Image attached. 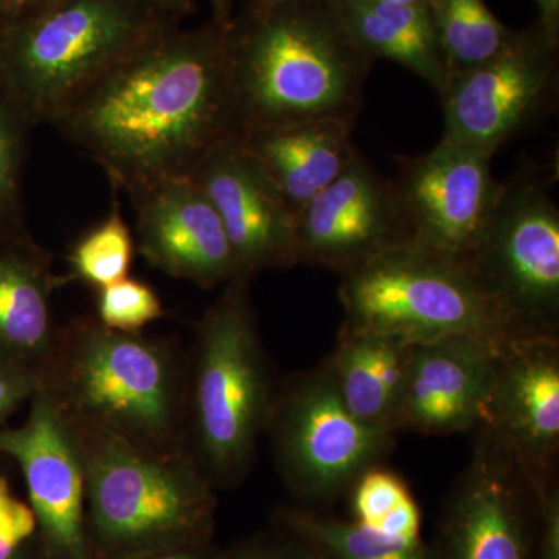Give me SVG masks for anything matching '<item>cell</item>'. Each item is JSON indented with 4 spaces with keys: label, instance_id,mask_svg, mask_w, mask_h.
<instances>
[{
    "label": "cell",
    "instance_id": "6da1fadb",
    "mask_svg": "<svg viewBox=\"0 0 559 559\" xmlns=\"http://www.w3.org/2000/svg\"><path fill=\"white\" fill-rule=\"evenodd\" d=\"M230 24L162 33L81 92L53 127L134 194L190 176L240 135L231 84Z\"/></svg>",
    "mask_w": 559,
    "mask_h": 559
},
{
    "label": "cell",
    "instance_id": "7a4b0ae2",
    "mask_svg": "<svg viewBox=\"0 0 559 559\" xmlns=\"http://www.w3.org/2000/svg\"><path fill=\"white\" fill-rule=\"evenodd\" d=\"M229 49L240 134L314 119L355 123L374 64L329 0L245 7L230 22Z\"/></svg>",
    "mask_w": 559,
    "mask_h": 559
},
{
    "label": "cell",
    "instance_id": "3957f363",
    "mask_svg": "<svg viewBox=\"0 0 559 559\" xmlns=\"http://www.w3.org/2000/svg\"><path fill=\"white\" fill-rule=\"evenodd\" d=\"M43 389L73 421L159 452H186V353L170 340L106 329L95 316L58 326Z\"/></svg>",
    "mask_w": 559,
    "mask_h": 559
},
{
    "label": "cell",
    "instance_id": "277c9868",
    "mask_svg": "<svg viewBox=\"0 0 559 559\" xmlns=\"http://www.w3.org/2000/svg\"><path fill=\"white\" fill-rule=\"evenodd\" d=\"M278 385L250 282L227 283L198 320L186 353L183 447L213 488L237 487L249 476Z\"/></svg>",
    "mask_w": 559,
    "mask_h": 559
},
{
    "label": "cell",
    "instance_id": "5b68a950",
    "mask_svg": "<svg viewBox=\"0 0 559 559\" xmlns=\"http://www.w3.org/2000/svg\"><path fill=\"white\" fill-rule=\"evenodd\" d=\"M180 22L150 0H51L0 28V97L50 123L114 66Z\"/></svg>",
    "mask_w": 559,
    "mask_h": 559
},
{
    "label": "cell",
    "instance_id": "8992f818",
    "mask_svg": "<svg viewBox=\"0 0 559 559\" xmlns=\"http://www.w3.org/2000/svg\"><path fill=\"white\" fill-rule=\"evenodd\" d=\"M72 423L86 469L92 559L142 557L210 540L215 488L187 452L148 450Z\"/></svg>",
    "mask_w": 559,
    "mask_h": 559
},
{
    "label": "cell",
    "instance_id": "52a82bcc",
    "mask_svg": "<svg viewBox=\"0 0 559 559\" xmlns=\"http://www.w3.org/2000/svg\"><path fill=\"white\" fill-rule=\"evenodd\" d=\"M340 300L342 326L411 344L468 336L500 345L513 337L468 264L407 246L342 275Z\"/></svg>",
    "mask_w": 559,
    "mask_h": 559
},
{
    "label": "cell",
    "instance_id": "ba28073f",
    "mask_svg": "<svg viewBox=\"0 0 559 559\" xmlns=\"http://www.w3.org/2000/svg\"><path fill=\"white\" fill-rule=\"evenodd\" d=\"M466 264L511 336L559 340V209L551 176L527 168L503 183Z\"/></svg>",
    "mask_w": 559,
    "mask_h": 559
},
{
    "label": "cell",
    "instance_id": "9c48e42d",
    "mask_svg": "<svg viewBox=\"0 0 559 559\" xmlns=\"http://www.w3.org/2000/svg\"><path fill=\"white\" fill-rule=\"evenodd\" d=\"M395 436L348 411L325 360L278 385L266 429L280 477L305 506L348 495L360 474L392 452Z\"/></svg>",
    "mask_w": 559,
    "mask_h": 559
},
{
    "label": "cell",
    "instance_id": "30bf717a",
    "mask_svg": "<svg viewBox=\"0 0 559 559\" xmlns=\"http://www.w3.org/2000/svg\"><path fill=\"white\" fill-rule=\"evenodd\" d=\"M558 86L559 38L539 22L513 31L498 53L440 92L441 140L492 157L503 143L554 109Z\"/></svg>",
    "mask_w": 559,
    "mask_h": 559
},
{
    "label": "cell",
    "instance_id": "8fae6325",
    "mask_svg": "<svg viewBox=\"0 0 559 559\" xmlns=\"http://www.w3.org/2000/svg\"><path fill=\"white\" fill-rule=\"evenodd\" d=\"M447 502L440 559H538L544 488L540 477L487 430Z\"/></svg>",
    "mask_w": 559,
    "mask_h": 559
},
{
    "label": "cell",
    "instance_id": "7c38bea8",
    "mask_svg": "<svg viewBox=\"0 0 559 559\" xmlns=\"http://www.w3.org/2000/svg\"><path fill=\"white\" fill-rule=\"evenodd\" d=\"M491 160L488 154L441 139L428 153L396 157L393 183L407 248L468 263L503 190Z\"/></svg>",
    "mask_w": 559,
    "mask_h": 559
},
{
    "label": "cell",
    "instance_id": "4fadbf2b",
    "mask_svg": "<svg viewBox=\"0 0 559 559\" xmlns=\"http://www.w3.org/2000/svg\"><path fill=\"white\" fill-rule=\"evenodd\" d=\"M0 455L20 465L46 559H92L86 535V469L79 433L40 389L27 421L0 429Z\"/></svg>",
    "mask_w": 559,
    "mask_h": 559
},
{
    "label": "cell",
    "instance_id": "5bb4252c",
    "mask_svg": "<svg viewBox=\"0 0 559 559\" xmlns=\"http://www.w3.org/2000/svg\"><path fill=\"white\" fill-rule=\"evenodd\" d=\"M403 246L406 227L395 183L360 153L296 216L297 264L344 275Z\"/></svg>",
    "mask_w": 559,
    "mask_h": 559
},
{
    "label": "cell",
    "instance_id": "9a60e30c",
    "mask_svg": "<svg viewBox=\"0 0 559 559\" xmlns=\"http://www.w3.org/2000/svg\"><path fill=\"white\" fill-rule=\"evenodd\" d=\"M190 178L218 213L241 280L297 266L296 216L240 135L210 151Z\"/></svg>",
    "mask_w": 559,
    "mask_h": 559
},
{
    "label": "cell",
    "instance_id": "2e32d148",
    "mask_svg": "<svg viewBox=\"0 0 559 559\" xmlns=\"http://www.w3.org/2000/svg\"><path fill=\"white\" fill-rule=\"evenodd\" d=\"M479 429L538 476H558L559 340L510 337L500 345Z\"/></svg>",
    "mask_w": 559,
    "mask_h": 559
},
{
    "label": "cell",
    "instance_id": "e0dca14e",
    "mask_svg": "<svg viewBox=\"0 0 559 559\" xmlns=\"http://www.w3.org/2000/svg\"><path fill=\"white\" fill-rule=\"evenodd\" d=\"M131 200L139 252L150 266L204 289L241 280L218 213L190 176L160 180Z\"/></svg>",
    "mask_w": 559,
    "mask_h": 559
},
{
    "label": "cell",
    "instance_id": "ac0fdd59",
    "mask_svg": "<svg viewBox=\"0 0 559 559\" xmlns=\"http://www.w3.org/2000/svg\"><path fill=\"white\" fill-rule=\"evenodd\" d=\"M500 345L468 336L414 344L393 429L425 436L476 432Z\"/></svg>",
    "mask_w": 559,
    "mask_h": 559
},
{
    "label": "cell",
    "instance_id": "d6986e66",
    "mask_svg": "<svg viewBox=\"0 0 559 559\" xmlns=\"http://www.w3.org/2000/svg\"><path fill=\"white\" fill-rule=\"evenodd\" d=\"M69 282L55 274L53 257L28 230L0 231V358L43 374L60 326L51 300Z\"/></svg>",
    "mask_w": 559,
    "mask_h": 559
},
{
    "label": "cell",
    "instance_id": "ffe728a7",
    "mask_svg": "<svg viewBox=\"0 0 559 559\" xmlns=\"http://www.w3.org/2000/svg\"><path fill=\"white\" fill-rule=\"evenodd\" d=\"M353 130V121L314 119L245 131L240 140L297 216L358 157Z\"/></svg>",
    "mask_w": 559,
    "mask_h": 559
},
{
    "label": "cell",
    "instance_id": "44dd1931",
    "mask_svg": "<svg viewBox=\"0 0 559 559\" xmlns=\"http://www.w3.org/2000/svg\"><path fill=\"white\" fill-rule=\"evenodd\" d=\"M412 348L411 342L390 334L341 325L325 362L342 401L360 421L393 429Z\"/></svg>",
    "mask_w": 559,
    "mask_h": 559
},
{
    "label": "cell",
    "instance_id": "7402d4cb",
    "mask_svg": "<svg viewBox=\"0 0 559 559\" xmlns=\"http://www.w3.org/2000/svg\"><path fill=\"white\" fill-rule=\"evenodd\" d=\"M342 28L371 60H389L429 83L437 92L447 70L426 5L385 0H329Z\"/></svg>",
    "mask_w": 559,
    "mask_h": 559
},
{
    "label": "cell",
    "instance_id": "603a6c76",
    "mask_svg": "<svg viewBox=\"0 0 559 559\" xmlns=\"http://www.w3.org/2000/svg\"><path fill=\"white\" fill-rule=\"evenodd\" d=\"M275 522L282 536L318 559H440L423 540L409 543L356 521L337 520L310 509L283 507Z\"/></svg>",
    "mask_w": 559,
    "mask_h": 559
},
{
    "label": "cell",
    "instance_id": "cb8c5ba5",
    "mask_svg": "<svg viewBox=\"0 0 559 559\" xmlns=\"http://www.w3.org/2000/svg\"><path fill=\"white\" fill-rule=\"evenodd\" d=\"M426 9L447 70V84L498 53L513 33L484 0H426Z\"/></svg>",
    "mask_w": 559,
    "mask_h": 559
},
{
    "label": "cell",
    "instance_id": "d4e9b609",
    "mask_svg": "<svg viewBox=\"0 0 559 559\" xmlns=\"http://www.w3.org/2000/svg\"><path fill=\"white\" fill-rule=\"evenodd\" d=\"M134 248V237L121 215L119 200H114L109 215L70 249V282L79 280L102 289L130 277Z\"/></svg>",
    "mask_w": 559,
    "mask_h": 559
},
{
    "label": "cell",
    "instance_id": "484cf974",
    "mask_svg": "<svg viewBox=\"0 0 559 559\" xmlns=\"http://www.w3.org/2000/svg\"><path fill=\"white\" fill-rule=\"evenodd\" d=\"M31 128L0 97V231H25L22 209L27 134Z\"/></svg>",
    "mask_w": 559,
    "mask_h": 559
},
{
    "label": "cell",
    "instance_id": "4316f807",
    "mask_svg": "<svg viewBox=\"0 0 559 559\" xmlns=\"http://www.w3.org/2000/svg\"><path fill=\"white\" fill-rule=\"evenodd\" d=\"M98 322L120 333H142L154 320L167 316L159 294L142 280L127 277L97 289Z\"/></svg>",
    "mask_w": 559,
    "mask_h": 559
},
{
    "label": "cell",
    "instance_id": "83f0119b",
    "mask_svg": "<svg viewBox=\"0 0 559 559\" xmlns=\"http://www.w3.org/2000/svg\"><path fill=\"white\" fill-rule=\"evenodd\" d=\"M353 521L374 527L390 511L411 498L406 481L384 465H374L360 474L348 491Z\"/></svg>",
    "mask_w": 559,
    "mask_h": 559
},
{
    "label": "cell",
    "instance_id": "f1b7e54d",
    "mask_svg": "<svg viewBox=\"0 0 559 559\" xmlns=\"http://www.w3.org/2000/svg\"><path fill=\"white\" fill-rule=\"evenodd\" d=\"M38 532V521L31 503L22 502L0 474V559H17L22 549Z\"/></svg>",
    "mask_w": 559,
    "mask_h": 559
},
{
    "label": "cell",
    "instance_id": "f546056e",
    "mask_svg": "<svg viewBox=\"0 0 559 559\" xmlns=\"http://www.w3.org/2000/svg\"><path fill=\"white\" fill-rule=\"evenodd\" d=\"M43 389V374L33 367L0 358V429L22 404Z\"/></svg>",
    "mask_w": 559,
    "mask_h": 559
},
{
    "label": "cell",
    "instance_id": "4dcf8cb0",
    "mask_svg": "<svg viewBox=\"0 0 559 559\" xmlns=\"http://www.w3.org/2000/svg\"><path fill=\"white\" fill-rule=\"evenodd\" d=\"M221 559H318L299 544L285 536L278 539L252 538L238 543L231 547Z\"/></svg>",
    "mask_w": 559,
    "mask_h": 559
},
{
    "label": "cell",
    "instance_id": "1f68e13d",
    "mask_svg": "<svg viewBox=\"0 0 559 559\" xmlns=\"http://www.w3.org/2000/svg\"><path fill=\"white\" fill-rule=\"evenodd\" d=\"M538 559H559L558 477L544 488Z\"/></svg>",
    "mask_w": 559,
    "mask_h": 559
},
{
    "label": "cell",
    "instance_id": "d6a6232c",
    "mask_svg": "<svg viewBox=\"0 0 559 559\" xmlns=\"http://www.w3.org/2000/svg\"><path fill=\"white\" fill-rule=\"evenodd\" d=\"M51 0H0V28L35 13Z\"/></svg>",
    "mask_w": 559,
    "mask_h": 559
},
{
    "label": "cell",
    "instance_id": "836d02e7",
    "mask_svg": "<svg viewBox=\"0 0 559 559\" xmlns=\"http://www.w3.org/2000/svg\"><path fill=\"white\" fill-rule=\"evenodd\" d=\"M128 559H221V557L213 555L207 540V543L191 544V546L178 547V549L162 550Z\"/></svg>",
    "mask_w": 559,
    "mask_h": 559
},
{
    "label": "cell",
    "instance_id": "e575fe53",
    "mask_svg": "<svg viewBox=\"0 0 559 559\" xmlns=\"http://www.w3.org/2000/svg\"><path fill=\"white\" fill-rule=\"evenodd\" d=\"M539 24L555 38H559V0H536Z\"/></svg>",
    "mask_w": 559,
    "mask_h": 559
},
{
    "label": "cell",
    "instance_id": "d590c367",
    "mask_svg": "<svg viewBox=\"0 0 559 559\" xmlns=\"http://www.w3.org/2000/svg\"><path fill=\"white\" fill-rule=\"evenodd\" d=\"M150 2L179 22L190 16L197 7V0H150Z\"/></svg>",
    "mask_w": 559,
    "mask_h": 559
},
{
    "label": "cell",
    "instance_id": "8d00e7d4",
    "mask_svg": "<svg viewBox=\"0 0 559 559\" xmlns=\"http://www.w3.org/2000/svg\"><path fill=\"white\" fill-rule=\"evenodd\" d=\"M212 20L227 25L234 20V0H209Z\"/></svg>",
    "mask_w": 559,
    "mask_h": 559
},
{
    "label": "cell",
    "instance_id": "74e56055",
    "mask_svg": "<svg viewBox=\"0 0 559 559\" xmlns=\"http://www.w3.org/2000/svg\"><path fill=\"white\" fill-rule=\"evenodd\" d=\"M290 2H297V0H246L245 7L253 10H266L278 5H286V3Z\"/></svg>",
    "mask_w": 559,
    "mask_h": 559
},
{
    "label": "cell",
    "instance_id": "f35d334b",
    "mask_svg": "<svg viewBox=\"0 0 559 559\" xmlns=\"http://www.w3.org/2000/svg\"><path fill=\"white\" fill-rule=\"evenodd\" d=\"M385 2L417 3V5H426V0H385Z\"/></svg>",
    "mask_w": 559,
    "mask_h": 559
}]
</instances>
